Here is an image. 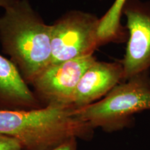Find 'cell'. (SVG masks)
I'll return each mask as SVG.
<instances>
[{
  "mask_svg": "<svg viewBox=\"0 0 150 150\" xmlns=\"http://www.w3.org/2000/svg\"><path fill=\"white\" fill-rule=\"evenodd\" d=\"M100 18L81 10H70L51 24L52 63L93 55L101 46Z\"/></svg>",
  "mask_w": 150,
  "mask_h": 150,
  "instance_id": "cell-4",
  "label": "cell"
},
{
  "mask_svg": "<svg viewBox=\"0 0 150 150\" xmlns=\"http://www.w3.org/2000/svg\"><path fill=\"white\" fill-rule=\"evenodd\" d=\"M150 110V71L124 80L100 100L74 113L93 129L113 133L133 127L135 116Z\"/></svg>",
  "mask_w": 150,
  "mask_h": 150,
  "instance_id": "cell-3",
  "label": "cell"
},
{
  "mask_svg": "<svg viewBox=\"0 0 150 150\" xmlns=\"http://www.w3.org/2000/svg\"><path fill=\"white\" fill-rule=\"evenodd\" d=\"M18 0H0V8L4 9L8 8L15 3H16Z\"/></svg>",
  "mask_w": 150,
  "mask_h": 150,
  "instance_id": "cell-12",
  "label": "cell"
},
{
  "mask_svg": "<svg viewBox=\"0 0 150 150\" xmlns=\"http://www.w3.org/2000/svg\"><path fill=\"white\" fill-rule=\"evenodd\" d=\"M0 150H23L18 140L11 137L0 134Z\"/></svg>",
  "mask_w": 150,
  "mask_h": 150,
  "instance_id": "cell-10",
  "label": "cell"
},
{
  "mask_svg": "<svg viewBox=\"0 0 150 150\" xmlns=\"http://www.w3.org/2000/svg\"><path fill=\"white\" fill-rule=\"evenodd\" d=\"M124 81L121 61L96 60L85 71L75 91L72 107L79 109L100 100Z\"/></svg>",
  "mask_w": 150,
  "mask_h": 150,
  "instance_id": "cell-7",
  "label": "cell"
},
{
  "mask_svg": "<svg viewBox=\"0 0 150 150\" xmlns=\"http://www.w3.org/2000/svg\"><path fill=\"white\" fill-rule=\"evenodd\" d=\"M0 16V44L30 86L51 64V24L29 0H18Z\"/></svg>",
  "mask_w": 150,
  "mask_h": 150,
  "instance_id": "cell-1",
  "label": "cell"
},
{
  "mask_svg": "<svg viewBox=\"0 0 150 150\" xmlns=\"http://www.w3.org/2000/svg\"><path fill=\"white\" fill-rule=\"evenodd\" d=\"M94 134L72 107L0 110V134L18 140L23 150H50L73 138L91 140Z\"/></svg>",
  "mask_w": 150,
  "mask_h": 150,
  "instance_id": "cell-2",
  "label": "cell"
},
{
  "mask_svg": "<svg viewBox=\"0 0 150 150\" xmlns=\"http://www.w3.org/2000/svg\"><path fill=\"white\" fill-rule=\"evenodd\" d=\"M42 107L16 65L0 54V110H31Z\"/></svg>",
  "mask_w": 150,
  "mask_h": 150,
  "instance_id": "cell-8",
  "label": "cell"
},
{
  "mask_svg": "<svg viewBox=\"0 0 150 150\" xmlns=\"http://www.w3.org/2000/svg\"><path fill=\"white\" fill-rule=\"evenodd\" d=\"M126 19L127 46L123 59L124 80L150 71V1L126 0L122 8Z\"/></svg>",
  "mask_w": 150,
  "mask_h": 150,
  "instance_id": "cell-6",
  "label": "cell"
},
{
  "mask_svg": "<svg viewBox=\"0 0 150 150\" xmlns=\"http://www.w3.org/2000/svg\"><path fill=\"white\" fill-rule=\"evenodd\" d=\"M77 140L73 138L50 150H78Z\"/></svg>",
  "mask_w": 150,
  "mask_h": 150,
  "instance_id": "cell-11",
  "label": "cell"
},
{
  "mask_svg": "<svg viewBox=\"0 0 150 150\" xmlns=\"http://www.w3.org/2000/svg\"><path fill=\"white\" fill-rule=\"evenodd\" d=\"M96 60L93 54L52 63L43 70L30 85L43 107H72L74 93L80 79Z\"/></svg>",
  "mask_w": 150,
  "mask_h": 150,
  "instance_id": "cell-5",
  "label": "cell"
},
{
  "mask_svg": "<svg viewBox=\"0 0 150 150\" xmlns=\"http://www.w3.org/2000/svg\"><path fill=\"white\" fill-rule=\"evenodd\" d=\"M126 0H115V2L104 16L100 18L99 36L101 44L126 42V27L121 23L122 8Z\"/></svg>",
  "mask_w": 150,
  "mask_h": 150,
  "instance_id": "cell-9",
  "label": "cell"
}]
</instances>
